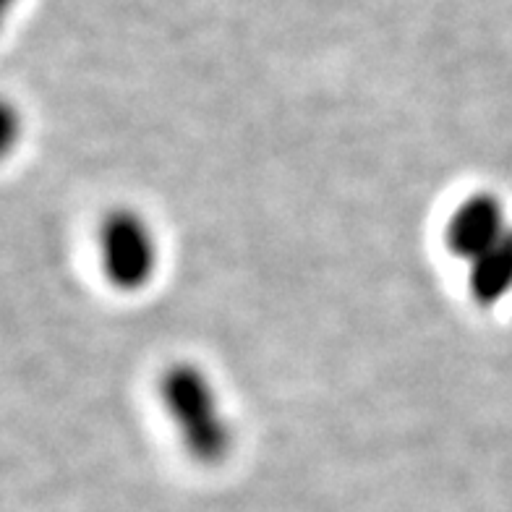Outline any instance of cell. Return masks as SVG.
Returning a JSON list of instances; mask_svg holds the SVG:
<instances>
[{"label":"cell","mask_w":512,"mask_h":512,"mask_svg":"<svg viewBox=\"0 0 512 512\" xmlns=\"http://www.w3.org/2000/svg\"><path fill=\"white\" fill-rule=\"evenodd\" d=\"M160 395L191 455L199 460L223 458L230 447V429L202 371L186 364L173 366L162 377Z\"/></svg>","instance_id":"6da1fadb"},{"label":"cell","mask_w":512,"mask_h":512,"mask_svg":"<svg viewBox=\"0 0 512 512\" xmlns=\"http://www.w3.org/2000/svg\"><path fill=\"white\" fill-rule=\"evenodd\" d=\"M97 249H100L102 272L118 288H142L155 272V236H152L149 225L134 212H113L102 223Z\"/></svg>","instance_id":"7a4b0ae2"},{"label":"cell","mask_w":512,"mask_h":512,"mask_svg":"<svg viewBox=\"0 0 512 512\" xmlns=\"http://www.w3.org/2000/svg\"><path fill=\"white\" fill-rule=\"evenodd\" d=\"M505 209L489 194H473L447 220V246L455 256L473 264L476 259L494 249L510 233Z\"/></svg>","instance_id":"3957f363"},{"label":"cell","mask_w":512,"mask_h":512,"mask_svg":"<svg viewBox=\"0 0 512 512\" xmlns=\"http://www.w3.org/2000/svg\"><path fill=\"white\" fill-rule=\"evenodd\" d=\"M512 288V230L494 249L471 264V293L481 304H492Z\"/></svg>","instance_id":"277c9868"}]
</instances>
